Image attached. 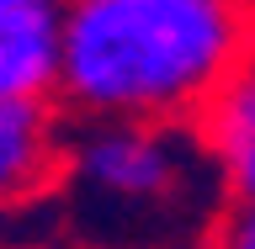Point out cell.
I'll return each mask as SVG.
<instances>
[{
	"instance_id": "cell-5",
	"label": "cell",
	"mask_w": 255,
	"mask_h": 249,
	"mask_svg": "<svg viewBox=\"0 0 255 249\" xmlns=\"http://www.w3.org/2000/svg\"><path fill=\"white\" fill-rule=\"evenodd\" d=\"M59 80V0L0 5V95H53Z\"/></svg>"
},
{
	"instance_id": "cell-6",
	"label": "cell",
	"mask_w": 255,
	"mask_h": 249,
	"mask_svg": "<svg viewBox=\"0 0 255 249\" xmlns=\"http://www.w3.org/2000/svg\"><path fill=\"white\" fill-rule=\"evenodd\" d=\"M207 249H255V202H229V212L213 223Z\"/></svg>"
},
{
	"instance_id": "cell-1",
	"label": "cell",
	"mask_w": 255,
	"mask_h": 249,
	"mask_svg": "<svg viewBox=\"0 0 255 249\" xmlns=\"http://www.w3.org/2000/svg\"><path fill=\"white\" fill-rule=\"evenodd\" d=\"M255 59V0H59V80L69 117L197 122Z\"/></svg>"
},
{
	"instance_id": "cell-7",
	"label": "cell",
	"mask_w": 255,
	"mask_h": 249,
	"mask_svg": "<svg viewBox=\"0 0 255 249\" xmlns=\"http://www.w3.org/2000/svg\"><path fill=\"white\" fill-rule=\"evenodd\" d=\"M0 5H43V0H0Z\"/></svg>"
},
{
	"instance_id": "cell-3",
	"label": "cell",
	"mask_w": 255,
	"mask_h": 249,
	"mask_svg": "<svg viewBox=\"0 0 255 249\" xmlns=\"http://www.w3.org/2000/svg\"><path fill=\"white\" fill-rule=\"evenodd\" d=\"M69 175V111L59 95H0V218L48 202Z\"/></svg>"
},
{
	"instance_id": "cell-8",
	"label": "cell",
	"mask_w": 255,
	"mask_h": 249,
	"mask_svg": "<svg viewBox=\"0 0 255 249\" xmlns=\"http://www.w3.org/2000/svg\"><path fill=\"white\" fill-rule=\"evenodd\" d=\"M0 249H32V244H0Z\"/></svg>"
},
{
	"instance_id": "cell-4",
	"label": "cell",
	"mask_w": 255,
	"mask_h": 249,
	"mask_svg": "<svg viewBox=\"0 0 255 249\" xmlns=\"http://www.w3.org/2000/svg\"><path fill=\"white\" fill-rule=\"evenodd\" d=\"M202 159L229 202H255V59L191 122Z\"/></svg>"
},
{
	"instance_id": "cell-2",
	"label": "cell",
	"mask_w": 255,
	"mask_h": 249,
	"mask_svg": "<svg viewBox=\"0 0 255 249\" xmlns=\"http://www.w3.org/2000/svg\"><path fill=\"white\" fill-rule=\"evenodd\" d=\"M207 170L202 143L186 122H133V117H75L69 175L91 218L107 223H165L181 218Z\"/></svg>"
}]
</instances>
